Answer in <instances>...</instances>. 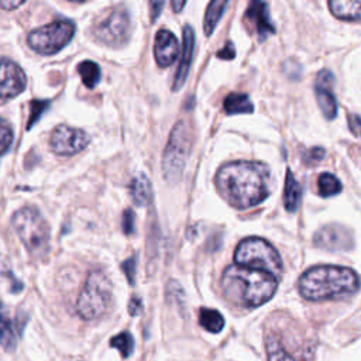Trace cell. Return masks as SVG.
I'll return each instance as SVG.
<instances>
[{
	"label": "cell",
	"instance_id": "cell-14",
	"mask_svg": "<svg viewBox=\"0 0 361 361\" xmlns=\"http://www.w3.org/2000/svg\"><path fill=\"white\" fill-rule=\"evenodd\" d=\"M314 244L329 250H344L353 245L351 234L341 226H324L314 234Z\"/></svg>",
	"mask_w": 361,
	"mask_h": 361
},
{
	"label": "cell",
	"instance_id": "cell-34",
	"mask_svg": "<svg viewBox=\"0 0 361 361\" xmlns=\"http://www.w3.org/2000/svg\"><path fill=\"white\" fill-rule=\"evenodd\" d=\"M235 55V51H234V47L231 42H228L224 48H221L219 52H217V56L221 58V59H233Z\"/></svg>",
	"mask_w": 361,
	"mask_h": 361
},
{
	"label": "cell",
	"instance_id": "cell-23",
	"mask_svg": "<svg viewBox=\"0 0 361 361\" xmlns=\"http://www.w3.org/2000/svg\"><path fill=\"white\" fill-rule=\"evenodd\" d=\"M199 323L207 331L219 333L224 327V317L216 309L203 307V309L199 310Z\"/></svg>",
	"mask_w": 361,
	"mask_h": 361
},
{
	"label": "cell",
	"instance_id": "cell-33",
	"mask_svg": "<svg viewBox=\"0 0 361 361\" xmlns=\"http://www.w3.org/2000/svg\"><path fill=\"white\" fill-rule=\"evenodd\" d=\"M141 310H142V302H141V299H140L138 296H133L131 300H130V303H128V313H130L131 316H137V314L141 313Z\"/></svg>",
	"mask_w": 361,
	"mask_h": 361
},
{
	"label": "cell",
	"instance_id": "cell-15",
	"mask_svg": "<svg viewBox=\"0 0 361 361\" xmlns=\"http://www.w3.org/2000/svg\"><path fill=\"white\" fill-rule=\"evenodd\" d=\"M245 18L254 25L258 37L264 41L269 34L275 32V28L269 18V10L264 0H250Z\"/></svg>",
	"mask_w": 361,
	"mask_h": 361
},
{
	"label": "cell",
	"instance_id": "cell-30",
	"mask_svg": "<svg viewBox=\"0 0 361 361\" xmlns=\"http://www.w3.org/2000/svg\"><path fill=\"white\" fill-rule=\"evenodd\" d=\"M123 269H124V274L128 279V282L133 285L134 281H135V268H137V257L133 255L131 258H128L127 261L123 262Z\"/></svg>",
	"mask_w": 361,
	"mask_h": 361
},
{
	"label": "cell",
	"instance_id": "cell-35",
	"mask_svg": "<svg viewBox=\"0 0 361 361\" xmlns=\"http://www.w3.org/2000/svg\"><path fill=\"white\" fill-rule=\"evenodd\" d=\"M164 1L165 0H149V4H151V18L152 21L157 20V17L159 16L161 10H162V6H164Z\"/></svg>",
	"mask_w": 361,
	"mask_h": 361
},
{
	"label": "cell",
	"instance_id": "cell-9",
	"mask_svg": "<svg viewBox=\"0 0 361 361\" xmlns=\"http://www.w3.org/2000/svg\"><path fill=\"white\" fill-rule=\"evenodd\" d=\"M130 31V16L127 10L117 7L94 27L93 34L103 45L117 48L128 39Z\"/></svg>",
	"mask_w": 361,
	"mask_h": 361
},
{
	"label": "cell",
	"instance_id": "cell-1",
	"mask_svg": "<svg viewBox=\"0 0 361 361\" xmlns=\"http://www.w3.org/2000/svg\"><path fill=\"white\" fill-rule=\"evenodd\" d=\"M271 182L269 168L255 161L226 164L216 175L217 190L237 209H248L264 202L271 193Z\"/></svg>",
	"mask_w": 361,
	"mask_h": 361
},
{
	"label": "cell",
	"instance_id": "cell-28",
	"mask_svg": "<svg viewBox=\"0 0 361 361\" xmlns=\"http://www.w3.org/2000/svg\"><path fill=\"white\" fill-rule=\"evenodd\" d=\"M11 144H13V131H11V127L7 124V121L3 118L1 127H0V152L4 155L11 147Z\"/></svg>",
	"mask_w": 361,
	"mask_h": 361
},
{
	"label": "cell",
	"instance_id": "cell-26",
	"mask_svg": "<svg viewBox=\"0 0 361 361\" xmlns=\"http://www.w3.org/2000/svg\"><path fill=\"white\" fill-rule=\"evenodd\" d=\"M110 345L117 348L120 351V354L127 358L131 353H133V348H134V340H133V336L128 333V331H123V333H118L117 336L111 337L110 340Z\"/></svg>",
	"mask_w": 361,
	"mask_h": 361
},
{
	"label": "cell",
	"instance_id": "cell-32",
	"mask_svg": "<svg viewBox=\"0 0 361 361\" xmlns=\"http://www.w3.org/2000/svg\"><path fill=\"white\" fill-rule=\"evenodd\" d=\"M121 228L124 231V234L130 235L134 231V213L133 210L127 209L123 213V221H121Z\"/></svg>",
	"mask_w": 361,
	"mask_h": 361
},
{
	"label": "cell",
	"instance_id": "cell-18",
	"mask_svg": "<svg viewBox=\"0 0 361 361\" xmlns=\"http://www.w3.org/2000/svg\"><path fill=\"white\" fill-rule=\"evenodd\" d=\"M130 193L137 206H147L152 199V186L144 173H137L130 183Z\"/></svg>",
	"mask_w": 361,
	"mask_h": 361
},
{
	"label": "cell",
	"instance_id": "cell-13",
	"mask_svg": "<svg viewBox=\"0 0 361 361\" xmlns=\"http://www.w3.org/2000/svg\"><path fill=\"white\" fill-rule=\"evenodd\" d=\"M179 54V42L169 30H159L155 35L154 56L159 66L165 68L175 62Z\"/></svg>",
	"mask_w": 361,
	"mask_h": 361
},
{
	"label": "cell",
	"instance_id": "cell-7",
	"mask_svg": "<svg viewBox=\"0 0 361 361\" xmlns=\"http://www.w3.org/2000/svg\"><path fill=\"white\" fill-rule=\"evenodd\" d=\"M190 131L186 123L178 121L168 138L162 155V172L168 182H178L185 169L190 151Z\"/></svg>",
	"mask_w": 361,
	"mask_h": 361
},
{
	"label": "cell",
	"instance_id": "cell-12",
	"mask_svg": "<svg viewBox=\"0 0 361 361\" xmlns=\"http://www.w3.org/2000/svg\"><path fill=\"white\" fill-rule=\"evenodd\" d=\"M333 73L327 69H323L317 73L314 83L317 104L327 120H333L337 116V100L333 93Z\"/></svg>",
	"mask_w": 361,
	"mask_h": 361
},
{
	"label": "cell",
	"instance_id": "cell-25",
	"mask_svg": "<svg viewBox=\"0 0 361 361\" xmlns=\"http://www.w3.org/2000/svg\"><path fill=\"white\" fill-rule=\"evenodd\" d=\"M78 71L80 73L82 82L87 87L96 86L97 82L100 80V68L93 61H83V62H80L79 66H78Z\"/></svg>",
	"mask_w": 361,
	"mask_h": 361
},
{
	"label": "cell",
	"instance_id": "cell-20",
	"mask_svg": "<svg viewBox=\"0 0 361 361\" xmlns=\"http://www.w3.org/2000/svg\"><path fill=\"white\" fill-rule=\"evenodd\" d=\"M228 0H210L206 11H204V20H203V28L206 35H210L216 25L219 24L220 18L223 17V13L226 10Z\"/></svg>",
	"mask_w": 361,
	"mask_h": 361
},
{
	"label": "cell",
	"instance_id": "cell-4",
	"mask_svg": "<svg viewBox=\"0 0 361 361\" xmlns=\"http://www.w3.org/2000/svg\"><path fill=\"white\" fill-rule=\"evenodd\" d=\"M13 228L27 251L35 258H44L49 250V227L37 209L24 207L11 217Z\"/></svg>",
	"mask_w": 361,
	"mask_h": 361
},
{
	"label": "cell",
	"instance_id": "cell-6",
	"mask_svg": "<svg viewBox=\"0 0 361 361\" xmlns=\"http://www.w3.org/2000/svg\"><path fill=\"white\" fill-rule=\"evenodd\" d=\"M111 302V283L102 271L87 275L83 289L76 300V312L83 320H93L103 316Z\"/></svg>",
	"mask_w": 361,
	"mask_h": 361
},
{
	"label": "cell",
	"instance_id": "cell-24",
	"mask_svg": "<svg viewBox=\"0 0 361 361\" xmlns=\"http://www.w3.org/2000/svg\"><path fill=\"white\" fill-rule=\"evenodd\" d=\"M317 189H319L320 196L330 197V196L338 195L341 192L343 186L337 176H334L333 173L324 172V173H320V176L317 178Z\"/></svg>",
	"mask_w": 361,
	"mask_h": 361
},
{
	"label": "cell",
	"instance_id": "cell-38",
	"mask_svg": "<svg viewBox=\"0 0 361 361\" xmlns=\"http://www.w3.org/2000/svg\"><path fill=\"white\" fill-rule=\"evenodd\" d=\"M185 3H186V0H171L172 8H173V11H175V13H179V11L183 8Z\"/></svg>",
	"mask_w": 361,
	"mask_h": 361
},
{
	"label": "cell",
	"instance_id": "cell-39",
	"mask_svg": "<svg viewBox=\"0 0 361 361\" xmlns=\"http://www.w3.org/2000/svg\"><path fill=\"white\" fill-rule=\"evenodd\" d=\"M72 1H83V0H72Z\"/></svg>",
	"mask_w": 361,
	"mask_h": 361
},
{
	"label": "cell",
	"instance_id": "cell-5",
	"mask_svg": "<svg viewBox=\"0 0 361 361\" xmlns=\"http://www.w3.org/2000/svg\"><path fill=\"white\" fill-rule=\"evenodd\" d=\"M234 261L237 265L265 271L276 278L282 274V261L278 251L259 237L241 240L234 251Z\"/></svg>",
	"mask_w": 361,
	"mask_h": 361
},
{
	"label": "cell",
	"instance_id": "cell-29",
	"mask_svg": "<svg viewBox=\"0 0 361 361\" xmlns=\"http://www.w3.org/2000/svg\"><path fill=\"white\" fill-rule=\"evenodd\" d=\"M49 103L45 100H34L31 102V109H30V121L27 128H31V126L41 117V114L47 110V106Z\"/></svg>",
	"mask_w": 361,
	"mask_h": 361
},
{
	"label": "cell",
	"instance_id": "cell-21",
	"mask_svg": "<svg viewBox=\"0 0 361 361\" xmlns=\"http://www.w3.org/2000/svg\"><path fill=\"white\" fill-rule=\"evenodd\" d=\"M265 348H267V357L268 361H302L296 357H293L283 345L281 338L271 334L265 340Z\"/></svg>",
	"mask_w": 361,
	"mask_h": 361
},
{
	"label": "cell",
	"instance_id": "cell-19",
	"mask_svg": "<svg viewBox=\"0 0 361 361\" xmlns=\"http://www.w3.org/2000/svg\"><path fill=\"white\" fill-rule=\"evenodd\" d=\"M300 193H302V189H300L299 182L295 179L292 171L286 169L285 188H283V206L288 212L296 210V207L299 204Z\"/></svg>",
	"mask_w": 361,
	"mask_h": 361
},
{
	"label": "cell",
	"instance_id": "cell-3",
	"mask_svg": "<svg viewBox=\"0 0 361 361\" xmlns=\"http://www.w3.org/2000/svg\"><path fill=\"white\" fill-rule=\"evenodd\" d=\"M298 288L300 295L307 300L340 299L355 293L360 288V279L350 268L317 265L302 274Z\"/></svg>",
	"mask_w": 361,
	"mask_h": 361
},
{
	"label": "cell",
	"instance_id": "cell-17",
	"mask_svg": "<svg viewBox=\"0 0 361 361\" xmlns=\"http://www.w3.org/2000/svg\"><path fill=\"white\" fill-rule=\"evenodd\" d=\"M331 14L345 21H361V0H327Z\"/></svg>",
	"mask_w": 361,
	"mask_h": 361
},
{
	"label": "cell",
	"instance_id": "cell-27",
	"mask_svg": "<svg viewBox=\"0 0 361 361\" xmlns=\"http://www.w3.org/2000/svg\"><path fill=\"white\" fill-rule=\"evenodd\" d=\"M16 334H14V324L11 320H8L6 317V314H3V327H1V345L6 350H13L16 347Z\"/></svg>",
	"mask_w": 361,
	"mask_h": 361
},
{
	"label": "cell",
	"instance_id": "cell-37",
	"mask_svg": "<svg viewBox=\"0 0 361 361\" xmlns=\"http://www.w3.org/2000/svg\"><path fill=\"white\" fill-rule=\"evenodd\" d=\"M25 0H1V7L4 10H14L21 6Z\"/></svg>",
	"mask_w": 361,
	"mask_h": 361
},
{
	"label": "cell",
	"instance_id": "cell-11",
	"mask_svg": "<svg viewBox=\"0 0 361 361\" xmlns=\"http://www.w3.org/2000/svg\"><path fill=\"white\" fill-rule=\"evenodd\" d=\"M25 73L13 61L1 59V103L14 99L25 89Z\"/></svg>",
	"mask_w": 361,
	"mask_h": 361
},
{
	"label": "cell",
	"instance_id": "cell-8",
	"mask_svg": "<svg viewBox=\"0 0 361 361\" xmlns=\"http://www.w3.org/2000/svg\"><path fill=\"white\" fill-rule=\"evenodd\" d=\"M75 34L71 20H55L28 34V45L42 55H52L69 44Z\"/></svg>",
	"mask_w": 361,
	"mask_h": 361
},
{
	"label": "cell",
	"instance_id": "cell-10",
	"mask_svg": "<svg viewBox=\"0 0 361 361\" xmlns=\"http://www.w3.org/2000/svg\"><path fill=\"white\" fill-rule=\"evenodd\" d=\"M89 144V135L79 130L61 124L54 128L49 137V147L55 154L73 155L85 149Z\"/></svg>",
	"mask_w": 361,
	"mask_h": 361
},
{
	"label": "cell",
	"instance_id": "cell-2",
	"mask_svg": "<svg viewBox=\"0 0 361 361\" xmlns=\"http://www.w3.org/2000/svg\"><path fill=\"white\" fill-rule=\"evenodd\" d=\"M278 288V278L269 272L243 265H230L221 275L226 298L240 306H259L268 302Z\"/></svg>",
	"mask_w": 361,
	"mask_h": 361
},
{
	"label": "cell",
	"instance_id": "cell-16",
	"mask_svg": "<svg viewBox=\"0 0 361 361\" xmlns=\"http://www.w3.org/2000/svg\"><path fill=\"white\" fill-rule=\"evenodd\" d=\"M182 51H180V59L179 65L176 69L175 80H173V90H178L182 87V85L186 80V76L189 73L192 56H193V47H195V31L193 28L186 24L183 27V34H182Z\"/></svg>",
	"mask_w": 361,
	"mask_h": 361
},
{
	"label": "cell",
	"instance_id": "cell-36",
	"mask_svg": "<svg viewBox=\"0 0 361 361\" xmlns=\"http://www.w3.org/2000/svg\"><path fill=\"white\" fill-rule=\"evenodd\" d=\"M350 128L354 134L361 137V118L358 116H350Z\"/></svg>",
	"mask_w": 361,
	"mask_h": 361
},
{
	"label": "cell",
	"instance_id": "cell-22",
	"mask_svg": "<svg viewBox=\"0 0 361 361\" xmlns=\"http://www.w3.org/2000/svg\"><path fill=\"white\" fill-rule=\"evenodd\" d=\"M224 111L227 114H241V113H251L254 109L251 100L244 93H230L224 99Z\"/></svg>",
	"mask_w": 361,
	"mask_h": 361
},
{
	"label": "cell",
	"instance_id": "cell-31",
	"mask_svg": "<svg viewBox=\"0 0 361 361\" xmlns=\"http://www.w3.org/2000/svg\"><path fill=\"white\" fill-rule=\"evenodd\" d=\"M324 157V149L320 147H314L312 149H309L307 152H305L303 155V161L309 165H314L316 162H319L322 158Z\"/></svg>",
	"mask_w": 361,
	"mask_h": 361
}]
</instances>
